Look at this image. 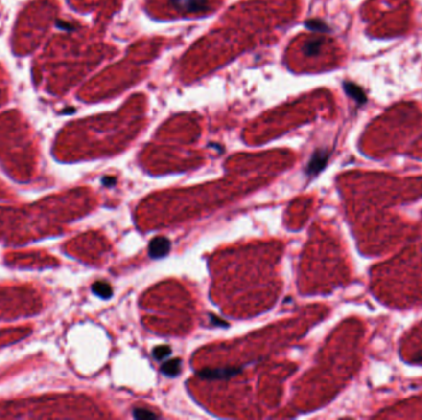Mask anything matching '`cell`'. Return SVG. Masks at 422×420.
<instances>
[{"instance_id": "cell-1", "label": "cell", "mask_w": 422, "mask_h": 420, "mask_svg": "<svg viewBox=\"0 0 422 420\" xmlns=\"http://www.w3.org/2000/svg\"><path fill=\"white\" fill-rule=\"evenodd\" d=\"M173 8L182 13H204L209 10L208 0H169Z\"/></svg>"}, {"instance_id": "cell-2", "label": "cell", "mask_w": 422, "mask_h": 420, "mask_svg": "<svg viewBox=\"0 0 422 420\" xmlns=\"http://www.w3.org/2000/svg\"><path fill=\"white\" fill-rule=\"evenodd\" d=\"M170 242L165 237H156L149 242L148 253L153 259H160L169 253Z\"/></svg>"}, {"instance_id": "cell-3", "label": "cell", "mask_w": 422, "mask_h": 420, "mask_svg": "<svg viewBox=\"0 0 422 420\" xmlns=\"http://www.w3.org/2000/svg\"><path fill=\"white\" fill-rule=\"evenodd\" d=\"M327 160H328V153L325 149H320L312 154L311 159H310L309 164L306 168L307 175H316L326 167Z\"/></svg>"}, {"instance_id": "cell-4", "label": "cell", "mask_w": 422, "mask_h": 420, "mask_svg": "<svg viewBox=\"0 0 422 420\" xmlns=\"http://www.w3.org/2000/svg\"><path fill=\"white\" fill-rule=\"evenodd\" d=\"M241 369L238 367H229V369H216V370H203L199 372V376L206 379H226L234 375L239 374Z\"/></svg>"}, {"instance_id": "cell-5", "label": "cell", "mask_w": 422, "mask_h": 420, "mask_svg": "<svg viewBox=\"0 0 422 420\" xmlns=\"http://www.w3.org/2000/svg\"><path fill=\"white\" fill-rule=\"evenodd\" d=\"M345 90L346 92L350 95L351 98L354 99L357 103L359 104L366 103L367 98H366V95H364L363 90L360 89L359 87H357L355 84H352V83H345Z\"/></svg>"}, {"instance_id": "cell-6", "label": "cell", "mask_w": 422, "mask_h": 420, "mask_svg": "<svg viewBox=\"0 0 422 420\" xmlns=\"http://www.w3.org/2000/svg\"><path fill=\"white\" fill-rule=\"evenodd\" d=\"M92 289H93V292L95 293L96 296H99V297L103 298V300H108V298H110L111 296H113L111 286L104 281L95 282V284L92 286Z\"/></svg>"}, {"instance_id": "cell-7", "label": "cell", "mask_w": 422, "mask_h": 420, "mask_svg": "<svg viewBox=\"0 0 422 420\" xmlns=\"http://www.w3.org/2000/svg\"><path fill=\"white\" fill-rule=\"evenodd\" d=\"M162 374H164L168 377H175L179 375L180 372V360L173 359L169 361H165L162 365Z\"/></svg>"}, {"instance_id": "cell-8", "label": "cell", "mask_w": 422, "mask_h": 420, "mask_svg": "<svg viewBox=\"0 0 422 420\" xmlns=\"http://www.w3.org/2000/svg\"><path fill=\"white\" fill-rule=\"evenodd\" d=\"M321 46H322V42L320 41V40L309 41L304 44V47H303V52H304L306 56L314 57L316 56V54H319Z\"/></svg>"}, {"instance_id": "cell-9", "label": "cell", "mask_w": 422, "mask_h": 420, "mask_svg": "<svg viewBox=\"0 0 422 420\" xmlns=\"http://www.w3.org/2000/svg\"><path fill=\"white\" fill-rule=\"evenodd\" d=\"M170 354V348L168 345H160L153 349V356L157 360H163Z\"/></svg>"}, {"instance_id": "cell-10", "label": "cell", "mask_w": 422, "mask_h": 420, "mask_svg": "<svg viewBox=\"0 0 422 420\" xmlns=\"http://www.w3.org/2000/svg\"><path fill=\"white\" fill-rule=\"evenodd\" d=\"M134 417L136 418V419H142V420L157 419V415H156L153 412H149V410L147 409H140V408H137V409L134 410Z\"/></svg>"}, {"instance_id": "cell-11", "label": "cell", "mask_w": 422, "mask_h": 420, "mask_svg": "<svg viewBox=\"0 0 422 420\" xmlns=\"http://www.w3.org/2000/svg\"><path fill=\"white\" fill-rule=\"evenodd\" d=\"M306 27H309L312 31H327V26L325 25L322 21L320 20H309L306 22Z\"/></svg>"}, {"instance_id": "cell-12", "label": "cell", "mask_w": 422, "mask_h": 420, "mask_svg": "<svg viewBox=\"0 0 422 420\" xmlns=\"http://www.w3.org/2000/svg\"><path fill=\"white\" fill-rule=\"evenodd\" d=\"M412 364L415 365H422V351L417 353L414 357H412Z\"/></svg>"}, {"instance_id": "cell-13", "label": "cell", "mask_w": 422, "mask_h": 420, "mask_svg": "<svg viewBox=\"0 0 422 420\" xmlns=\"http://www.w3.org/2000/svg\"><path fill=\"white\" fill-rule=\"evenodd\" d=\"M116 180L114 179V177H104L103 179V184L105 185V186H113V185H115Z\"/></svg>"}, {"instance_id": "cell-14", "label": "cell", "mask_w": 422, "mask_h": 420, "mask_svg": "<svg viewBox=\"0 0 422 420\" xmlns=\"http://www.w3.org/2000/svg\"><path fill=\"white\" fill-rule=\"evenodd\" d=\"M57 25L59 26V27H63V28H66V30H72V26L70 25H68V23H61V22H58L57 23Z\"/></svg>"}]
</instances>
